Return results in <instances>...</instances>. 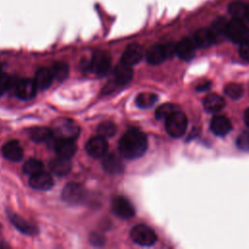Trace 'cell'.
I'll use <instances>...</instances> for the list:
<instances>
[{
  "label": "cell",
  "mask_w": 249,
  "mask_h": 249,
  "mask_svg": "<svg viewBox=\"0 0 249 249\" xmlns=\"http://www.w3.org/2000/svg\"><path fill=\"white\" fill-rule=\"evenodd\" d=\"M2 72H1V65H0V74H1Z\"/></svg>",
  "instance_id": "cell-40"
},
{
  "label": "cell",
  "mask_w": 249,
  "mask_h": 249,
  "mask_svg": "<svg viewBox=\"0 0 249 249\" xmlns=\"http://www.w3.org/2000/svg\"><path fill=\"white\" fill-rule=\"evenodd\" d=\"M10 221L12 224L15 226L17 230H18L20 232L24 234H36L37 230L36 228L29 224L26 220H24L21 216L17 215V214H11L10 215Z\"/></svg>",
  "instance_id": "cell-25"
},
{
  "label": "cell",
  "mask_w": 249,
  "mask_h": 249,
  "mask_svg": "<svg viewBox=\"0 0 249 249\" xmlns=\"http://www.w3.org/2000/svg\"><path fill=\"white\" fill-rule=\"evenodd\" d=\"M158 100V95L152 92H141L136 96L135 103L139 108H149Z\"/></svg>",
  "instance_id": "cell-27"
},
{
  "label": "cell",
  "mask_w": 249,
  "mask_h": 249,
  "mask_svg": "<svg viewBox=\"0 0 249 249\" xmlns=\"http://www.w3.org/2000/svg\"><path fill=\"white\" fill-rule=\"evenodd\" d=\"M61 196L62 199L69 204L80 203L85 197L84 187L78 183H68L63 188Z\"/></svg>",
  "instance_id": "cell-8"
},
{
  "label": "cell",
  "mask_w": 249,
  "mask_h": 249,
  "mask_svg": "<svg viewBox=\"0 0 249 249\" xmlns=\"http://www.w3.org/2000/svg\"><path fill=\"white\" fill-rule=\"evenodd\" d=\"M196 47L193 39L184 38L176 45V54L183 60H190L195 56Z\"/></svg>",
  "instance_id": "cell-15"
},
{
  "label": "cell",
  "mask_w": 249,
  "mask_h": 249,
  "mask_svg": "<svg viewBox=\"0 0 249 249\" xmlns=\"http://www.w3.org/2000/svg\"><path fill=\"white\" fill-rule=\"evenodd\" d=\"M231 121L222 115H215L210 122L211 131L218 136H224L231 130Z\"/></svg>",
  "instance_id": "cell-12"
},
{
  "label": "cell",
  "mask_w": 249,
  "mask_h": 249,
  "mask_svg": "<svg viewBox=\"0 0 249 249\" xmlns=\"http://www.w3.org/2000/svg\"><path fill=\"white\" fill-rule=\"evenodd\" d=\"M130 238L140 246H152L157 241V234L148 226L137 225L131 229Z\"/></svg>",
  "instance_id": "cell-4"
},
{
  "label": "cell",
  "mask_w": 249,
  "mask_h": 249,
  "mask_svg": "<svg viewBox=\"0 0 249 249\" xmlns=\"http://www.w3.org/2000/svg\"><path fill=\"white\" fill-rule=\"evenodd\" d=\"M228 11L233 18L242 21L249 19V6L241 1L231 2L228 6Z\"/></svg>",
  "instance_id": "cell-23"
},
{
  "label": "cell",
  "mask_w": 249,
  "mask_h": 249,
  "mask_svg": "<svg viewBox=\"0 0 249 249\" xmlns=\"http://www.w3.org/2000/svg\"><path fill=\"white\" fill-rule=\"evenodd\" d=\"M33 80H34L37 89L42 90V89H48L52 85L53 76L52 74L51 69L44 67V68H40L37 70Z\"/></svg>",
  "instance_id": "cell-22"
},
{
  "label": "cell",
  "mask_w": 249,
  "mask_h": 249,
  "mask_svg": "<svg viewBox=\"0 0 249 249\" xmlns=\"http://www.w3.org/2000/svg\"><path fill=\"white\" fill-rule=\"evenodd\" d=\"M148 147V140L144 132L137 128L128 129L121 138L119 150L121 155L128 160L138 159L144 155Z\"/></svg>",
  "instance_id": "cell-1"
},
{
  "label": "cell",
  "mask_w": 249,
  "mask_h": 249,
  "mask_svg": "<svg viewBox=\"0 0 249 249\" xmlns=\"http://www.w3.org/2000/svg\"><path fill=\"white\" fill-rule=\"evenodd\" d=\"M143 57V50L138 44L129 45L124 52L121 62L129 66L137 64Z\"/></svg>",
  "instance_id": "cell-13"
},
{
  "label": "cell",
  "mask_w": 249,
  "mask_h": 249,
  "mask_svg": "<svg viewBox=\"0 0 249 249\" xmlns=\"http://www.w3.org/2000/svg\"><path fill=\"white\" fill-rule=\"evenodd\" d=\"M236 146L242 151H249V131H243L238 135L236 139Z\"/></svg>",
  "instance_id": "cell-35"
},
{
  "label": "cell",
  "mask_w": 249,
  "mask_h": 249,
  "mask_svg": "<svg viewBox=\"0 0 249 249\" xmlns=\"http://www.w3.org/2000/svg\"><path fill=\"white\" fill-rule=\"evenodd\" d=\"M89 68L91 72L98 76L107 74L111 68V56L107 52L104 51L95 52L89 64Z\"/></svg>",
  "instance_id": "cell-5"
},
{
  "label": "cell",
  "mask_w": 249,
  "mask_h": 249,
  "mask_svg": "<svg viewBox=\"0 0 249 249\" xmlns=\"http://www.w3.org/2000/svg\"><path fill=\"white\" fill-rule=\"evenodd\" d=\"M179 110V107L172 103H164L160 105L155 112V116L158 120H165L167 117H169L172 113Z\"/></svg>",
  "instance_id": "cell-29"
},
{
  "label": "cell",
  "mask_w": 249,
  "mask_h": 249,
  "mask_svg": "<svg viewBox=\"0 0 249 249\" xmlns=\"http://www.w3.org/2000/svg\"><path fill=\"white\" fill-rule=\"evenodd\" d=\"M226 36L232 42L241 44L249 38V30L242 20L232 18L229 21Z\"/></svg>",
  "instance_id": "cell-6"
},
{
  "label": "cell",
  "mask_w": 249,
  "mask_h": 249,
  "mask_svg": "<svg viewBox=\"0 0 249 249\" xmlns=\"http://www.w3.org/2000/svg\"><path fill=\"white\" fill-rule=\"evenodd\" d=\"M18 80L12 78L8 74L1 73L0 74V96L4 94L5 91L10 89L11 88H16Z\"/></svg>",
  "instance_id": "cell-33"
},
{
  "label": "cell",
  "mask_w": 249,
  "mask_h": 249,
  "mask_svg": "<svg viewBox=\"0 0 249 249\" xmlns=\"http://www.w3.org/2000/svg\"><path fill=\"white\" fill-rule=\"evenodd\" d=\"M244 121H245V124L249 126V108L244 113Z\"/></svg>",
  "instance_id": "cell-39"
},
{
  "label": "cell",
  "mask_w": 249,
  "mask_h": 249,
  "mask_svg": "<svg viewBox=\"0 0 249 249\" xmlns=\"http://www.w3.org/2000/svg\"><path fill=\"white\" fill-rule=\"evenodd\" d=\"M29 185L33 189L46 191L50 190L53 186V180L48 172L42 170L39 173L30 176Z\"/></svg>",
  "instance_id": "cell-14"
},
{
  "label": "cell",
  "mask_w": 249,
  "mask_h": 249,
  "mask_svg": "<svg viewBox=\"0 0 249 249\" xmlns=\"http://www.w3.org/2000/svg\"><path fill=\"white\" fill-rule=\"evenodd\" d=\"M167 58L164 45L156 44L146 53V59L150 64H160Z\"/></svg>",
  "instance_id": "cell-21"
},
{
  "label": "cell",
  "mask_w": 249,
  "mask_h": 249,
  "mask_svg": "<svg viewBox=\"0 0 249 249\" xmlns=\"http://www.w3.org/2000/svg\"><path fill=\"white\" fill-rule=\"evenodd\" d=\"M112 210L120 218L130 219L135 215L133 205L124 196H116L112 201Z\"/></svg>",
  "instance_id": "cell-10"
},
{
  "label": "cell",
  "mask_w": 249,
  "mask_h": 249,
  "mask_svg": "<svg viewBox=\"0 0 249 249\" xmlns=\"http://www.w3.org/2000/svg\"><path fill=\"white\" fill-rule=\"evenodd\" d=\"M49 143L54 149L55 153L63 158L70 159L77 152V145L73 139L56 138L53 135L49 140Z\"/></svg>",
  "instance_id": "cell-7"
},
{
  "label": "cell",
  "mask_w": 249,
  "mask_h": 249,
  "mask_svg": "<svg viewBox=\"0 0 249 249\" xmlns=\"http://www.w3.org/2000/svg\"><path fill=\"white\" fill-rule=\"evenodd\" d=\"M239 55L243 60L249 62V40H246L240 44Z\"/></svg>",
  "instance_id": "cell-36"
},
{
  "label": "cell",
  "mask_w": 249,
  "mask_h": 249,
  "mask_svg": "<svg viewBox=\"0 0 249 249\" xmlns=\"http://www.w3.org/2000/svg\"><path fill=\"white\" fill-rule=\"evenodd\" d=\"M117 130V126L116 124L111 122V121H105L102 122L101 124H99V125L97 126V132L98 135L103 136V137H111L116 133Z\"/></svg>",
  "instance_id": "cell-31"
},
{
  "label": "cell",
  "mask_w": 249,
  "mask_h": 249,
  "mask_svg": "<svg viewBox=\"0 0 249 249\" xmlns=\"http://www.w3.org/2000/svg\"><path fill=\"white\" fill-rule=\"evenodd\" d=\"M102 166L106 172L111 174H119L124 170V163L121 158L113 153L104 156Z\"/></svg>",
  "instance_id": "cell-17"
},
{
  "label": "cell",
  "mask_w": 249,
  "mask_h": 249,
  "mask_svg": "<svg viewBox=\"0 0 249 249\" xmlns=\"http://www.w3.org/2000/svg\"><path fill=\"white\" fill-rule=\"evenodd\" d=\"M228 23H229V21H228L225 18H223V17L217 18L213 21L212 27H211L210 29L212 30V32L214 33V35H215L216 38H217V36L226 35Z\"/></svg>",
  "instance_id": "cell-32"
},
{
  "label": "cell",
  "mask_w": 249,
  "mask_h": 249,
  "mask_svg": "<svg viewBox=\"0 0 249 249\" xmlns=\"http://www.w3.org/2000/svg\"><path fill=\"white\" fill-rule=\"evenodd\" d=\"M90 242L95 245V246H101L104 244L105 240H104V237L102 235H100L99 233H95L93 232L91 235H90V238H89Z\"/></svg>",
  "instance_id": "cell-37"
},
{
  "label": "cell",
  "mask_w": 249,
  "mask_h": 249,
  "mask_svg": "<svg viewBox=\"0 0 249 249\" xmlns=\"http://www.w3.org/2000/svg\"><path fill=\"white\" fill-rule=\"evenodd\" d=\"M187 125L188 119L180 110L172 113L165 119V130L170 136L175 138L181 137L186 132Z\"/></svg>",
  "instance_id": "cell-3"
},
{
  "label": "cell",
  "mask_w": 249,
  "mask_h": 249,
  "mask_svg": "<svg viewBox=\"0 0 249 249\" xmlns=\"http://www.w3.org/2000/svg\"><path fill=\"white\" fill-rule=\"evenodd\" d=\"M211 88V82L209 81H206V82H203L201 84H199L197 87H196V90L197 91H204V90H207Z\"/></svg>",
  "instance_id": "cell-38"
},
{
  "label": "cell",
  "mask_w": 249,
  "mask_h": 249,
  "mask_svg": "<svg viewBox=\"0 0 249 249\" xmlns=\"http://www.w3.org/2000/svg\"><path fill=\"white\" fill-rule=\"evenodd\" d=\"M225 93L231 99H238L243 94V88L239 84L231 83L225 87Z\"/></svg>",
  "instance_id": "cell-34"
},
{
  "label": "cell",
  "mask_w": 249,
  "mask_h": 249,
  "mask_svg": "<svg viewBox=\"0 0 249 249\" xmlns=\"http://www.w3.org/2000/svg\"><path fill=\"white\" fill-rule=\"evenodd\" d=\"M28 135L35 142H38V143L49 142V140L53 136V131L52 129H49L47 127L38 126V127H33L29 129Z\"/></svg>",
  "instance_id": "cell-26"
},
{
  "label": "cell",
  "mask_w": 249,
  "mask_h": 249,
  "mask_svg": "<svg viewBox=\"0 0 249 249\" xmlns=\"http://www.w3.org/2000/svg\"><path fill=\"white\" fill-rule=\"evenodd\" d=\"M43 170V163L39 160L30 159L23 165V171L25 174L32 176Z\"/></svg>",
  "instance_id": "cell-30"
},
{
  "label": "cell",
  "mask_w": 249,
  "mask_h": 249,
  "mask_svg": "<svg viewBox=\"0 0 249 249\" xmlns=\"http://www.w3.org/2000/svg\"><path fill=\"white\" fill-rule=\"evenodd\" d=\"M53 135L56 138H63V139H73L79 135L80 127L71 119L67 118H59L55 120L52 126Z\"/></svg>",
  "instance_id": "cell-2"
},
{
  "label": "cell",
  "mask_w": 249,
  "mask_h": 249,
  "mask_svg": "<svg viewBox=\"0 0 249 249\" xmlns=\"http://www.w3.org/2000/svg\"><path fill=\"white\" fill-rule=\"evenodd\" d=\"M115 83L119 86H124L129 83L133 77V70L131 66L120 62L114 70Z\"/></svg>",
  "instance_id": "cell-19"
},
{
  "label": "cell",
  "mask_w": 249,
  "mask_h": 249,
  "mask_svg": "<svg viewBox=\"0 0 249 249\" xmlns=\"http://www.w3.org/2000/svg\"><path fill=\"white\" fill-rule=\"evenodd\" d=\"M107 150H108V142L105 137L100 135L90 138L86 144L87 153L94 159L104 157L107 153Z\"/></svg>",
  "instance_id": "cell-9"
},
{
  "label": "cell",
  "mask_w": 249,
  "mask_h": 249,
  "mask_svg": "<svg viewBox=\"0 0 249 249\" xmlns=\"http://www.w3.org/2000/svg\"><path fill=\"white\" fill-rule=\"evenodd\" d=\"M2 154L9 160L18 161L23 157V150L18 141L11 140L3 145Z\"/></svg>",
  "instance_id": "cell-16"
},
{
  "label": "cell",
  "mask_w": 249,
  "mask_h": 249,
  "mask_svg": "<svg viewBox=\"0 0 249 249\" xmlns=\"http://www.w3.org/2000/svg\"><path fill=\"white\" fill-rule=\"evenodd\" d=\"M225 106V100L216 93H210L203 99V107L209 113H217Z\"/></svg>",
  "instance_id": "cell-24"
},
{
  "label": "cell",
  "mask_w": 249,
  "mask_h": 249,
  "mask_svg": "<svg viewBox=\"0 0 249 249\" xmlns=\"http://www.w3.org/2000/svg\"><path fill=\"white\" fill-rule=\"evenodd\" d=\"M193 40L196 47L208 48L214 44L216 37L210 28H200L195 33Z\"/></svg>",
  "instance_id": "cell-20"
},
{
  "label": "cell",
  "mask_w": 249,
  "mask_h": 249,
  "mask_svg": "<svg viewBox=\"0 0 249 249\" xmlns=\"http://www.w3.org/2000/svg\"><path fill=\"white\" fill-rule=\"evenodd\" d=\"M49 167L53 174L57 176H64L70 172L72 164L69 159L58 156L50 160Z\"/></svg>",
  "instance_id": "cell-18"
},
{
  "label": "cell",
  "mask_w": 249,
  "mask_h": 249,
  "mask_svg": "<svg viewBox=\"0 0 249 249\" xmlns=\"http://www.w3.org/2000/svg\"><path fill=\"white\" fill-rule=\"evenodd\" d=\"M16 94L22 100H28L36 95V85L32 79H21L16 85Z\"/></svg>",
  "instance_id": "cell-11"
},
{
  "label": "cell",
  "mask_w": 249,
  "mask_h": 249,
  "mask_svg": "<svg viewBox=\"0 0 249 249\" xmlns=\"http://www.w3.org/2000/svg\"><path fill=\"white\" fill-rule=\"evenodd\" d=\"M51 71L53 76V79H56L58 81H63L68 76L69 67H68L67 63L59 61V62H55L53 64Z\"/></svg>",
  "instance_id": "cell-28"
}]
</instances>
